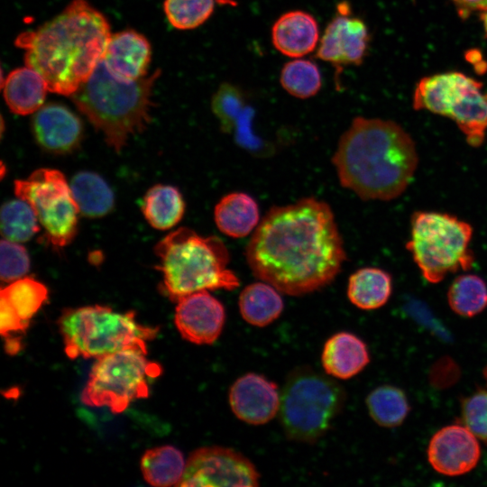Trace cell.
Returning <instances> with one entry per match:
<instances>
[{
    "instance_id": "cell-39",
    "label": "cell",
    "mask_w": 487,
    "mask_h": 487,
    "mask_svg": "<svg viewBox=\"0 0 487 487\" xmlns=\"http://www.w3.org/2000/svg\"><path fill=\"white\" fill-rule=\"evenodd\" d=\"M483 377H484V379H485V381L487 382V366L483 370Z\"/></svg>"
},
{
    "instance_id": "cell-38",
    "label": "cell",
    "mask_w": 487,
    "mask_h": 487,
    "mask_svg": "<svg viewBox=\"0 0 487 487\" xmlns=\"http://www.w3.org/2000/svg\"><path fill=\"white\" fill-rule=\"evenodd\" d=\"M481 20L482 22L484 32L487 34V11L481 13Z\"/></svg>"
},
{
    "instance_id": "cell-2",
    "label": "cell",
    "mask_w": 487,
    "mask_h": 487,
    "mask_svg": "<svg viewBox=\"0 0 487 487\" xmlns=\"http://www.w3.org/2000/svg\"><path fill=\"white\" fill-rule=\"evenodd\" d=\"M111 30L106 17L87 0H73L35 30L22 32L15 45L49 91L73 95L103 60Z\"/></svg>"
},
{
    "instance_id": "cell-1",
    "label": "cell",
    "mask_w": 487,
    "mask_h": 487,
    "mask_svg": "<svg viewBox=\"0 0 487 487\" xmlns=\"http://www.w3.org/2000/svg\"><path fill=\"white\" fill-rule=\"evenodd\" d=\"M245 258L255 277L283 294L302 296L329 285L346 253L328 204L305 198L266 213L246 245Z\"/></svg>"
},
{
    "instance_id": "cell-29",
    "label": "cell",
    "mask_w": 487,
    "mask_h": 487,
    "mask_svg": "<svg viewBox=\"0 0 487 487\" xmlns=\"http://www.w3.org/2000/svg\"><path fill=\"white\" fill-rule=\"evenodd\" d=\"M366 405L373 421L385 427L400 425L409 411L405 393L391 385L380 386L371 391Z\"/></svg>"
},
{
    "instance_id": "cell-33",
    "label": "cell",
    "mask_w": 487,
    "mask_h": 487,
    "mask_svg": "<svg viewBox=\"0 0 487 487\" xmlns=\"http://www.w3.org/2000/svg\"><path fill=\"white\" fill-rule=\"evenodd\" d=\"M211 108L224 132L237 130L249 111L245 93L231 83H222L212 96Z\"/></svg>"
},
{
    "instance_id": "cell-35",
    "label": "cell",
    "mask_w": 487,
    "mask_h": 487,
    "mask_svg": "<svg viewBox=\"0 0 487 487\" xmlns=\"http://www.w3.org/2000/svg\"><path fill=\"white\" fill-rule=\"evenodd\" d=\"M0 277L12 282L23 277L30 269V257L19 243L3 239L0 245Z\"/></svg>"
},
{
    "instance_id": "cell-8",
    "label": "cell",
    "mask_w": 487,
    "mask_h": 487,
    "mask_svg": "<svg viewBox=\"0 0 487 487\" xmlns=\"http://www.w3.org/2000/svg\"><path fill=\"white\" fill-rule=\"evenodd\" d=\"M472 226L456 216L434 211H418L411 217V234L407 244L423 277L437 283L473 262L469 248Z\"/></svg>"
},
{
    "instance_id": "cell-9",
    "label": "cell",
    "mask_w": 487,
    "mask_h": 487,
    "mask_svg": "<svg viewBox=\"0 0 487 487\" xmlns=\"http://www.w3.org/2000/svg\"><path fill=\"white\" fill-rule=\"evenodd\" d=\"M137 348L123 349L94 363L81 394L89 407H107L113 413L124 411L130 403L149 395L148 380L161 373V367Z\"/></svg>"
},
{
    "instance_id": "cell-4",
    "label": "cell",
    "mask_w": 487,
    "mask_h": 487,
    "mask_svg": "<svg viewBox=\"0 0 487 487\" xmlns=\"http://www.w3.org/2000/svg\"><path fill=\"white\" fill-rule=\"evenodd\" d=\"M161 70L124 82L115 78L103 60L88 79L70 96L77 108L102 133L106 142L119 152L130 136L151 122L152 93Z\"/></svg>"
},
{
    "instance_id": "cell-18",
    "label": "cell",
    "mask_w": 487,
    "mask_h": 487,
    "mask_svg": "<svg viewBox=\"0 0 487 487\" xmlns=\"http://www.w3.org/2000/svg\"><path fill=\"white\" fill-rule=\"evenodd\" d=\"M479 82L456 71L425 77L419 80L415 88L413 107L416 110H427L449 118L465 93Z\"/></svg>"
},
{
    "instance_id": "cell-17",
    "label": "cell",
    "mask_w": 487,
    "mask_h": 487,
    "mask_svg": "<svg viewBox=\"0 0 487 487\" xmlns=\"http://www.w3.org/2000/svg\"><path fill=\"white\" fill-rule=\"evenodd\" d=\"M152 47L147 38L132 29L112 34L103 61L116 79L131 82L147 76Z\"/></svg>"
},
{
    "instance_id": "cell-21",
    "label": "cell",
    "mask_w": 487,
    "mask_h": 487,
    "mask_svg": "<svg viewBox=\"0 0 487 487\" xmlns=\"http://www.w3.org/2000/svg\"><path fill=\"white\" fill-rule=\"evenodd\" d=\"M4 99L17 115L35 113L44 103L48 86L41 75L31 67L12 70L2 84Z\"/></svg>"
},
{
    "instance_id": "cell-14",
    "label": "cell",
    "mask_w": 487,
    "mask_h": 487,
    "mask_svg": "<svg viewBox=\"0 0 487 487\" xmlns=\"http://www.w3.org/2000/svg\"><path fill=\"white\" fill-rule=\"evenodd\" d=\"M228 401L238 419L250 425H263L279 413L280 394L274 381L248 372L232 384Z\"/></svg>"
},
{
    "instance_id": "cell-12",
    "label": "cell",
    "mask_w": 487,
    "mask_h": 487,
    "mask_svg": "<svg viewBox=\"0 0 487 487\" xmlns=\"http://www.w3.org/2000/svg\"><path fill=\"white\" fill-rule=\"evenodd\" d=\"M370 32L365 23L351 14L347 2H340L336 12L327 23L316 51V58L335 68L337 89L345 67L359 66L369 47Z\"/></svg>"
},
{
    "instance_id": "cell-16",
    "label": "cell",
    "mask_w": 487,
    "mask_h": 487,
    "mask_svg": "<svg viewBox=\"0 0 487 487\" xmlns=\"http://www.w3.org/2000/svg\"><path fill=\"white\" fill-rule=\"evenodd\" d=\"M37 143L53 154H68L78 148L83 139V124L69 107L48 103L37 110L32 120Z\"/></svg>"
},
{
    "instance_id": "cell-6",
    "label": "cell",
    "mask_w": 487,
    "mask_h": 487,
    "mask_svg": "<svg viewBox=\"0 0 487 487\" xmlns=\"http://www.w3.org/2000/svg\"><path fill=\"white\" fill-rule=\"evenodd\" d=\"M332 378L308 366L289 373L279 410L280 425L289 439L313 444L331 428L346 399L343 387Z\"/></svg>"
},
{
    "instance_id": "cell-26",
    "label": "cell",
    "mask_w": 487,
    "mask_h": 487,
    "mask_svg": "<svg viewBox=\"0 0 487 487\" xmlns=\"http://www.w3.org/2000/svg\"><path fill=\"white\" fill-rule=\"evenodd\" d=\"M142 212L151 226L158 230H168L181 220L185 212V201L176 187L157 184L144 195Z\"/></svg>"
},
{
    "instance_id": "cell-34",
    "label": "cell",
    "mask_w": 487,
    "mask_h": 487,
    "mask_svg": "<svg viewBox=\"0 0 487 487\" xmlns=\"http://www.w3.org/2000/svg\"><path fill=\"white\" fill-rule=\"evenodd\" d=\"M164 13L178 30H192L205 23L215 9V0H165Z\"/></svg>"
},
{
    "instance_id": "cell-27",
    "label": "cell",
    "mask_w": 487,
    "mask_h": 487,
    "mask_svg": "<svg viewBox=\"0 0 487 487\" xmlns=\"http://www.w3.org/2000/svg\"><path fill=\"white\" fill-rule=\"evenodd\" d=\"M186 464L182 453L172 446H162L145 452L141 460L144 480L152 486L177 485Z\"/></svg>"
},
{
    "instance_id": "cell-20",
    "label": "cell",
    "mask_w": 487,
    "mask_h": 487,
    "mask_svg": "<svg viewBox=\"0 0 487 487\" xmlns=\"http://www.w3.org/2000/svg\"><path fill=\"white\" fill-rule=\"evenodd\" d=\"M369 362L366 344L350 332H338L330 336L321 354L325 372L335 379H350L362 372Z\"/></svg>"
},
{
    "instance_id": "cell-11",
    "label": "cell",
    "mask_w": 487,
    "mask_h": 487,
    "mask_svg": "<svg viewBox=\"0 0 487 487\" xmlns=\"http://www.w3.org/2000/svg\"><path fill=\"white\" fill-rule=\"evenodd\" d=\"M259 480L256 467L242 453L212 446L190 454L183 476L176 486L254 487L259 485Z\"/></svg>"
},
{
    "instance_id": "cell-32",
    "label": "cell",
    "mask_w": 487,
    "mask_h": 487,
    "mask_svg": "<svg viewBox=\"0 0 487 487\" xmlns=\"http://www.w3.org/2000/svg\"><path fill=\"white\" fill-rule=\"evenodd\" d=\"M40 222L33 208L26 201L12 199L1 208V234L16 243L29 241L40 230Z\"/></svg>"
},
{
    "instance_id": "cell-15",
    "label": "cell",
    "mask_w": 487,
    "mask_h": 487,
    "mask_svg": "<svg viewBox=\"0 0 487 487\" xmlns=\"http://www.w3.org/2000/svg\"><path fill=\"white\" fill-rule=\"evenodd\" d=\"M481 456L475 436L463 425H450L438 430L431 438L427 458L438 473L456 476L473 470Z\"/></svg>"
},
{
    "instance_id": "cell-25",
    "label": "cell",
    "mask_w": 487,
    "mask_h": 487,
    "mask_svg": "<svg viewBox=\"0 0 487 487\" xmlns=\"http://www.w3.org/2000/svg\"><path fill=\"white\" fill-rule=\"evenodd\" d=\"M69 186L83 216L102 217L114 208L113 190L100 175L92 171H79L73 176Z\"/></svg>"
},
{
    "instance_id": "cell-10",
    "label": "cell",
    "mask_w": 487,
    "mask_h": 487,
    "mask_svg": "<svg viewBox=\"0 0 487 487\" xmlns=\"http://www.w3.org/2000/svg\"><path fill=\"white\" fill-rule=\"evenodd\" d=\"M14 194L33 208L49 242L67 246L78 232V206L62 172L42 168L14 181Z\"/></svg>"
},
{
    "instance_id": "cell-37",
    "label": "cell",
    "mask_w": 487,
    "mask_h": 487,
    "mask_svg": "<svg viewBox=\"0 0 487 487\" xmlns=\"http://www.w3.org/2000/svg\"><path fill=\"white\" fill-rule=\"evenodd\" d=\"M461 17L465 18L473 12L487 11V0H452Z\"/></svg>"
},
{
    "instance_id": "cell-23",
    "label": "cell",
    "mask_w": 487,
    "mask_h": 487,
    "mask_svg": "<svg viewBox=\"0 0 487 487\" xmlns=\"http://www.w3.org/2000/svg\"><path fill=\"white\" fill-rule=\"evenodd\" d=\"M238 306L245 322L263 327L281 315L284 302L277 289L262 280L244 288L239 295Z\"/></svg>"
},
{
    "instance_id": "cell-7",
    "label": "cell",
    "mask_w": 487,
    "mask_h": 487,
    "mask_svg": "<svg viewBox=\"0 0 487 487\" xmlns=\"http://www.w3.org/2000/svg\"><path fill=\"white\" fill-rule=\"evenodd\" d=\"M58 325L65 353L71 359H97L126 348L147 353V341L158 332L139 324L133 312H116L101 305L67 309Z\"/></svg>"
},
{
    "instance_id": "cell-36",
    "label": "cell",
    "mask_w": 487,
    "mask_h": 487,
    "mask_svg": "<svg viewBox=\"0 0 487 487\" xmlns=\"http://www.w3.org/2000/svg\"><path fill=\"white\" fill-rule=\"evenodd\" d=\"M462 421L477 438L487 442V391H479L464 400Z\"/></svg>"
},
{
    "instance_id": "cell-24",
    "label": "cell",
    "mask_w": 487,
    "mask_h": 487,
    "mask_svg": "<svg viewBox=\"0 0 487 487\" xmlns=\"http://www.w3.org/2000/svg\"><path fill=\"white\" fill-rule=\"evenodd\" d=\"M391 291V275L380 268H362L349 277L347 297L358 308L372 310L382 307Z\"/></svg>"
},
{
    "instance_id": "cell-28",
    "label": "cell",
    "mask_w": 487,
    "mask_h": 487,
    "mask_svg": "<svg viewBox=\"0 0 487 487\" xmlns=\"http://www.w3.org/2000/svg\"><path fill=\"white\" fill-rule=\"evenodd\" d=\"M47 298L45 285L32 278L14 280L0 291V303L28 326Z\"/></svg>"
},
{
    "instance_id": "cell-13",
    "label": "cell",
    "mask_w": 487,
    "mask_h": 487,
    "mask_svg": "<svg viewBox=\"0 0 487 487\" xmlns=\"http://www.w3.org/2000/svg\"><path fill=\"white\" fill-rule=\"evenodd\" d=\"M175 325L181 336L196 345H211L220 336L225 323L224 305L208 290L177 301Z\"/></svg>"
},
{
    "instance_id": "cell-31",
    "label": "cell",
    "mask_w": 487,
    "mask_h": 487,
    "mask_svg": "<svg viewBox=\"0 0 487 487\" xmlns=\"http://www.w3.org/2000/svg\"><path fill=\"white\" fill-rule=\"evenodd\" d=\"M280 83L290 96L307 99L319 92L322 77L314 61L297 58L284 64L280 70Z\"/></svg>"
},
{
    "instance_id": "cell-19",
    "label": "cell",
    "mask_w": 487,
    "mask_h": 487,
    "mask_svg": "<svg viewBox=\"0 0 487 487\" xmlns=\"http://www.w3.org/2000/svg\"><path fill=\"white\" fill-rule=\"evenodd\" d=\"M273 47L282 55L297 59L314 51L320 40L318 23L309 13L292 10L281 14L271 31Z\"/></svg>"
},
{
    "instance_id": "cell-5",
    "label": "cell",
    "mask_w": 487,
    "mask_h": 487,
    "mask_svg": "<svg viewBox=\"0 0 487 487\" xmlns=\"http://www.w3.org/2000/svg\"><path fill=\"white\" fill-rule=\"evenodd\" d=\"M154 252L163 289L173 301L202 290H233L240 284L228 268V250L217 236L205 237L180 227L162 238Z\"/></svg>"
},
{
    "instance_id": "cell-22",
    "label": "cell",
    "mask_w": 487,
    "mask_h": 487,
    "mask_svg": "<svg viewBox=\"0 0 487 487\" xmlns=\"http://www.w3.org/2000/svg\"><path fill=\"white\" fill-rule=\"evenodd\" d=\"M214 220L221 233L233 238H242L253 231L260 223V211L255 199L244 192L224 196L214 209Z\"/></svg>"
},
{
    "instance_id": "cell-3",
    "label": "cell",
    "mask_w": 487,
    "mask_h": 487,
    "mask_svg": "<svg viewBox=\"0 0 487 487\" xmlns=\"http://www.w3.org/2000/svg\"><path fill=\"white\" fill-rule=\"evenodd\" d=\"M340 185L364 200H391L411 182L418 158L397 123L354 117L332 157Z\"/></svg>"
},
{
    "instance_id": "cell-30",
    "label": "cell",
    "mask_w": 487,
    "mask_h": 487,
    "mask_svg": "<svg viewBox=\"0 0 487 487\" xmlns=\"http://www.w3.org/2000/svg\"><path fill=\"white\" fill-rule=\"evenodd\" d=\"M447 299L450 308L457 315L474 317L487 307V285L477 275H460L451 283Z\"/></svg>"
}]
</instances>
